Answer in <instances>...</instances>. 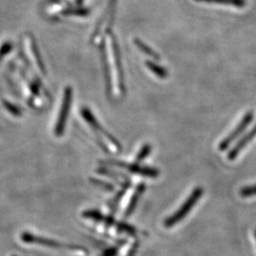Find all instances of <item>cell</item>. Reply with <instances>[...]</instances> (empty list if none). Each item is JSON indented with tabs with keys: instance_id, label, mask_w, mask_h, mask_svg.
Masks as SVG:
<instances>
[{
	"instance_id": "cell-7",
	"label": "cell",
	"mask_w": 256,
	"mask_h": 256,
	"mask_svg": "<svg viewBox=\"0 0 256 256\" xmlns=\"http://www.w3.org/2000/svg\"><path fill=\"white\" fill-rule=\"evenodd\" d=\"M101 56L102 64V70H104V80H106V86L108 93L111 94L112 92V79H111V74H110V63L108 59V54H106V44L102 41L101 45Z\"/></svg>"
},
{
	"instance_id": "cell-5",
	"label": "cell",
	"mask_w": 256,
	"mask_h": 256,
	"mask_svg": "<svg viewBox=\"0 0 256 256\" xmlns=\"http://www.w3.org/2000/svg\"><path fill=\"white\" fill-rule=\"evenodd\" d=\"M110 164L115 165V166H119L124 169H126L128 171H130L133 174H140L144 176H148V178H156L160 174V172L152 167H147V166H140L138 164H128L122 162H116V160H111L108 162Z\"/></svg>"
},
{
	"instance_id": "cell-10",
	"label": "cell",
	"mask_w": 256,
	"mask_h": 256,
	"mask_svg": "<svg viewBox=\"0 0 256 256\" xmlns=\"http://www.w3.org/2000/svg\"><path fill=\"white\" fill-rule=\"evenodd\" d=\"M144 191H146V185H144V184H140V185L138 186L136 191L134 192L133 196L131 198V200H130V202H129L128 209L126 210V216H130V214L133 212L135 207L137 206L138 202V200H140L142 194L144 192Z\"/></svg>"
},
{
	"instance_id": "cell-15",
	"label": "cell",
	"mask_w": 256,
	"mask_h": 256,
	"mask_svg": "<svg viewBox=\"0 0 256 256\" xmlns=\"http://www.w3.org/2000/svg\"><path fill=\"white\" fill-rule=\"evenodd\" d=\"M92 182L94 183V184H96V185H101L102 186L104 189H106V190H108V191H113V186L110 184V183L108 182H101V180H92Z\"/></svg>"
},
{
	"instance_id": "cell-12",
	"label": "cell",
	"mask_w": 256,
	"mask_h": 256,
	"mask_svg": "<svg viewBox=\"0 0 256 256\" xmlns=\"http://www.w3.org/2000/svg\"><path fill=\"white\" fill-rule=\"evenodd\" d=\"M198 2H206V3H216V4H225L232 5L236 8H243L246 5V0H196Z\"/></svg>"
},
{
	"instance_id": "cell-6",
	"label": "cell",
	"mask_w": 256,
	"mask_h": 256,
	"mask_svg": "<svg viewBox=\"0 0 256 256\" xmlns=\"http://www.w3.org/2000/svg\"><path fill=\"white\" fill-rule=\"evenodd\" d=\"M256 124L254 126V128H252V129L248 133L246 136H244V137L242 138L239 140V142H238V144L230 151L229 154H228V158H229L230 160H236V156L239 155V153H240L245 147L247 146L248 144V142H250V140H252L256 138Z\"/></svg>"
},
{
	"instance_id": "cell-11",
	"label": "cell",
	"mask_w": 256,
	"mask_h": 256,
	"mask_svg": "<svg viewBox=\"0 0 256 256\" xmlns=\"http://www.w3.org/2000/svg\"><path fill=\"white\" fill-rule=\"evenodd\" d=\"M146 64L147 68L150 72H152L153 74H155L158 78L165 79V78L168 77V72L165 70L164 68H162V66L156 64V63L153 62V61H146Z\"/></svg>"
},
{
	"instance_id": "cell-14",
	"label": "cell",
	"mask_w": 256,
	"mask_h": 256,
	"mask_svg": "<svg viewBox=\"0 0 256 256\" xmlns=\"http://www.w3.org/2000/svg\"><path fill=\"white\" fill-rule=\"evenodd\" d=\"M240 194L243 198H250L256 196V185H252V186H247L244 187L240 190Z\"/></svg>"
},
{
	"instance_id": "cell-16",
	"label": "cell",
	"mask_w": 256,
	"mask_h": 256,
	"mask_svg": "<svg viewBox=\"0 0 256 256\" xmlns=\"http://www.w3.org/2000/svg\"></svg>"
},
{
	"instance_id": "cell-2",
	"label": "cell",
	"mask_w": 256,
	"mask_h": 256,
	"mask_svg": "<svg viewBox=\"0 0 256 256\" xmlns=\"http://www.w3.org/2000/svg\"><path fill=\"white\" fill-rule=\"evenodd\" d=\"M252 119H254V113L252 111L248 112L247 114L242 118L241 122L238 124V126L234 128L227 137L222 140L218 146L220 151H225L232 144V142L236 138H238L240 136V134L247 128L248 126L252 122Z\"/></svg>"
},
{
	"instance_id": "cell-3",
	"label": "cell",
	"mask_w": 256,
	"mask_h": 256,
	"mask_svg": "<svg viewBox=\"0 0 256 256\" xmlns=\"http://www.w3.org/2000/svg\"><path fill=\"white\" fill-rule=\"evenodd\" d=\"M111 45L113 50V54L115 59V64L116 70L118 72V80H119L120 90L122 93L126 92V77H124V70L122 66V54L120 52L119 44L116 39L115 36H111Z\"/></svg>"
},
{
	"instance_id": "cell-13",
	"label": "cell",
	"mask_w": 256,
	"mask_h": 256,
	"mask_svg": "<svg viewBox=\"0 0 256 256\" xmlns=\"http://www.w3.org/2000/svg\"><path fill=\"white\" fill-rule=\"evenodd\" d=\"M151 151H152V147H151V146L148 144H144V146L142 147V149L140 150L137 156H136V164H138L140 162H142V160H144L147 156L150 155Z\"/></svg>"
},
{
	"instance_id": "cell-8",
	"label": "cell",
	"mask_w": 256,
	"mask_h": 256,
	"mask_svg": "<svg viewBox=\"0 0 256 256\" xmlns=\"http://www.w3.org/2000/svg\"><path fill=\"white\" fill-rule=\"evenodd\" d=\"M72 90L68 88L66 92V95H64V106H63V110L61 113V117L59 120V124H58V128L57 129H61V132L64 129V124H66V119L68 116V113L70 111V102H72Z\"/></svg>"
},
{
	"instance_id": "cell-4",
	"label": "cell",
	"mask_w": 256,
	"mask_h": 256,
	"mask_svg": "<svg viewBox=\"0 0 256 256\" xmlns=\"http://www.w3.org/2000/svg\"><path fill=\"white\" fill-rule=\"evenodd\" d=\"M82 116L84 117V119L86 120V122L92 126V128H93L96 132L102 133L104 137L108 138L110 140V142H111L112 144H114L119 151L122 149V146L120 144L119 140H118L116 138L114 137V136H112L108 130H106L102 126L101 124H100V122L93 116V114L90 112V110H88V108H84V110H82Z\"/></svg>"
},
{
	"instance_id": "cell-9",
	"label": "cell",
	"mask_w": 256,
	"mask_h": 256,
	"mask_svg": "<svg viewBox=\"0 0 256 256\" xmlns=\"http://www.w3.org/2000/svg\"><path fill=\"white\" fill-rule=\"evenodd\" d=\"M134 43H135L136 46H137L138 48L142 54H144L147 55V56H149L150 58H152V59H154V60H156V61L160 60V55L158 54L156 50H154L151 46H148L146 43H144V41H142L140 39L135 38V39H134Z\"/></svg>"
},
{
	"instance_id": "cell-1",
	"label": "cell",
	"mask_w": 256,
	"mask_h": 256,
	"mask_svg": "<svg viewBox=\"0 0 256 256\" xmlns=\"http://www.w3.org/2000/svg\"><path fill=\"white\" fill-rule=\"evenodd\" d=\"M202 194H203V189L202 187H196L192 191L191 196L186 200V202L183 203L182 206L176 210L174 214H172L170 218H168L167 220H165V227L171 228L176 224H178V222H180L182 220H184V218L191 212L194 206L196 204V202L200 200Z\"/></svg>"
}]
</instances>
